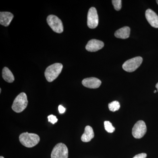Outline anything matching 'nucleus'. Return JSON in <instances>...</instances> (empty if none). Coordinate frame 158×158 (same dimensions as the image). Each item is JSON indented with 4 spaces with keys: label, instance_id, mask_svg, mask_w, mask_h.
<instances>
[{
    "label": "nucleus",
    "instance_id": "f257e3e1",
    "mask_svg": "<svg viewBox=\"0 0 158 158\" xmlns=\"http://www.w3.org/2000/svg\"><path fill=\"white\" fill-rule=\"evenodd\" d=\"M20 142L25 147L32 148L39 143L40 138L38 135L33 133H22L19 137Z\"/></svg>",
    "mask_w": 158,
    "mask_h": 158
},
{
    "label": "nucleus",
    "instance_id": "f03ea898",
    "mask_svg": "<svg viewBox=\"0 0 158 158\" xmlns=\"http://www.w3.org/2000/svg\"><path fill=\"white\" fill-rule=\"evenodd\" d=\"M62 68L63 65L60 63H54L48 67L44 73L47 81L51 82L56 80L62 72Z\"/></svg>",
    "mask_w": 158,
    "mask_h": 158
},
{
    "label": "nucleus",
    "instance_id": "7ed1b4c3",
    "mask_svg": "<svg viewBox=\"0 0 158 158\" xmlns=\"http://www.w3.org/2000/svg\"><path fill=\"white\" fill-rule=\"evenodd\" d=\"M28 102L27 94L22 92L19 94L15 99L11 108L16 113H21L27 108Z\"/></svg>",
    "mask_w": 158,
    "mask_h": 158
},
{
    "label": "nucleus",
    "instance_id": "20e7f679",
    "mask_svg": "<svg viewBox=\"0 0 158 158\" xmlns=\"http://www.w3.org/2000/svg\"><path fill=\"white\" fill-rule=\"evenodd\" d=\"M47 21L52 30L58 34L63 32V25L62 21L57 16L53 15H48Z\"/></svg>",
    "mask_w": 158,
    "mask_h": 158
},
{
    "label": "nucleus",
    "instance_id": "39448f33",
    "mask_svg": "<svg viewBox=\"0 0 158 158\" xmlns=\"http://www.w3.org/2000/svg\"><path fill=\"white\" fill-rule=\"evenodd\" d=\"M143 59L142 57H135L126 61L123 65V68L127 72H133L141 65Z\"/></svg>",
    "mask_w": 158,
    "mask_h": 158
},
{
    "label": "nucleus",
    "instance_id": "423d86ee",
    "mask_svg": "<svg viewBox=\"0 0 158 158\" xmlns=\"http://www.w3.org/2000/svg\"><path fill=\"white\" fill-rule=\"evenodd\" d=\"M68 149L63 143L57 144L51 153V158H68Z\"/></svg>",
    "mask_w": 158,
    "mask_h": 158
},
{
    "label": "nucleus",
    "instance_id": "0eeeda50",
    "mask_svg": "<svg viewBox=\"0 0 158 158\" xmlns=\"http://www.w3.org/2000/svg\"><path fill=\"white\" fill-rule=\"evenodd\" d=\"M147 132V127L144 122L139 120L134 125L132 134L136 139H140L144 137Z\"/></svg>",
    "mask_w": 158,
    "mask_h": 158
},
{
    "label": "nucleus",
    "instance_id": "6e6552de",
    "mask_svg": "<svg viewBox=\"0 0 158 158\" xmlns=\"http://www.w3.org/2000/svg\"><path fill=\"white\" fill-rule=\"evenodd\" d=\"M87 24L88 27L90 29L95 28L98 26V15L96 9L94 7H91L88 11Z\"/></svg>",
    "mask_w": 158,
    "mask_h": 158
},
{
    "label": "nucleus",
    "instance_id": "1a4fd4ad",
    "mask_svg": "<svg viewBox=\"0 0 158 158\" xmlns=\"http://www.w3.org/2000/svg\"><path fill=\"white\" fill-rule=\"evenodd\" d=\"M104 46V43L101 40L92 39L88 41L86 49L88 52H95L101 49Z\"/></svg>",
    "mask_w": 158,
    "mask_h": 158
},
{
    "label": "nucleus",
    "instance_id": "9d476101",
    "mask_svg": "<svg viewBox=\"0 0 158 158\" xmlns=\"http://www.w3.org/2000/svg\"><path fill=\"white\" fill-rule=\"evenodd\" d=\"M82 84L86 88L96 89L100 86L102 82L97 78L89 77L84 79L82 81Z\"/></svg>",
    "mask_w": 158,
    "mask_h": 158
},
{
    "label": "nucleus",
    "instance_id": "9b49d317",
    "mask_svg": "<svg viewBox=\"0 0 158 158\" xmlns=\"http://www.w3.org/2000/svg\"><path fill=\"white\" fill-rule=\"evenodd\" d=\"M145 17L152 27L158 28V16L154 11L151 9H147L145 12Z\"/></svg>",
    "mask_w": 158,
    "mask_h": 158
},
{
    "label": "nucleus",
    "instance_id": "f8f14e48",
    "mask_svg": "<svg viewBox=\"0 0 158 158\" xmlns=\"http://www.w3.org/2000/svg\"><path fill=\"white\" fill-rule=\"evenodd\" d=\"M14 17L13 15L10 12L4 11L0 12V24L4 27H8Z\"/></svg>",
    "mask_w": 158,
    "mask_h": 158
},
{
    "label": "nucleus",
    "instance_id": "ddd939ff",
    "mask_svg": "<svg viewBox=\"0 0 158 158\" xmlns=\"http://www.w3.org/2000/svg\"><path fill=\"white\" fill-rule=\"evenodd\" d=\"M94 132L92 128L89 126H87L85 128V132L82 135L81 139L83 142H89L94 138Z\"/></svg>",
    "mask_w": 158,
    "mask_h": 158
},
{
    "label": "nucleus",
    "instance_id": "4468645a",
    "mask_svg": "<svg viewBox=\"0 0 158 158\" xmlns=\"http://www.w3.org/2000/svg\"><path fill=\"white\" fill-rule=\"evenodd\" d=\"M131 29L128 27H124L118 29L115 33V37L120 39H127L130 36Z\"/></svg>",
    "mask_w": 158,
    "mask_h": 158
},
{
    "label": "nucleus",
    "instance_id": "2eb2a0df",
    "mask_svg": "<svg viewBox=\"0 0 158 158\" xmlns=\"http://www.w3.org/2000/svg\"><path fill=\"white\" fill-rule=\"evenodd\" d=\"M3 78L6 82L11 83L14 81L15 78L11 70L7 67H5L2 70Z\"/></svg>",
    "mask_w": 158,
    "mask_h": 158
},
{
    "label": "nucleus",
    "instance_id": "dca6fc26",
    "mask_svg": "<svg viewBox=\"0 0 158 158\" xmlns=\"http://www.w3.org/2000/svg\"><path fill=\"white\" fill-rule=\"evenodd\" d=\"M109 108L110 111L115 112L119 110L120 106L119 102L115 101L109 104Z\"/></svg>",
    "mask_w": 158,
    "mask_h": 158
},
{
    "label": "nucleus",
    "instance_id": "f3484780",
    "mask_svg": "<svg viewBox=\"0 0 158 158\" xmlns=\"http://www.w3.org/2000/svg\"><path fill=\"white\" fill-rule=\"evenodd\" d=\"M104 127L105 130L108 133H113L115 131V128L113 126L112 123L109 121L104 122Z\"/></svg>",
    "mask_w": 158,
    "mask_h": 158
},
{
    "label": "nucleus",
    "instance_id": "a211bd4d",
    "mask_svg": "<svg viewBox=\"0 0 158 158\" xmlns=\"http://www.w3.org/2000/svg\"><path fill=\"white\" fill-rule=\"evenodd\" d=\"M112 2L115 10L116 11H119L122 8L121 0H113Z\"/></svg>",
    "mask_w": 158,
    "mask_h": 158
},
{
    "label": "nucleus",
    "instance_id": "6ab92c4d",
    "mask_svg": "<svg viewBox=\"0 0 158 158\" xmlns=\"http://www.w3.org/2000/svg\"><path fill=\"white\" fill-rule=\"evenodd\" d=\"M48 122L52 123L53 124H55L58 121V119L56 116H54L53 115H50L48 117Z\"/></svg>",
    "mask_w": 158,
    "mask_h": 158
},
{
    "label": "nucleus",
    "instance_id": "aec40b11",
    "mask_svg": "<svg viewBox=\"0 0 158 158\" xmlns=\"http://www.w3.org/2000/svg\"><path fill=\"white\" fill-rule=\"evenodd\" d=\"M147 157V154L144 153L139 154L134 157L133 158H146Z\"/></svg>",
    "mask_w": 158,
    "mask_h": 158
},
{
    "label": "nucleus",
    "instance_id": "412c9836",
    "mask_svg": "<svg viewBox=\"0 0 158 158\" xmlns=\"http://www.w3.org/2000/svg\"><path fill=\"white\" fill-rule=\"evenodd\" d=\"M59 113H61V114H62V113H64L65 112V109L64 107L62 106L61 105H60L59 106Z\"/></svg>",
    "mask_w": 158,
    "mask_h": 158
},
{
    "label": "nucleus",
    "instance_id": "4be33fe9",
    "mask_svg": "<svg viewBox=\"0 0 158 158\" xmlns=\"http://www.w3.org/2000/svg\"><path fill=\"white\" fill-rule=\"evenodd\" d=\"M156 88H157V90H158V83H157L156 85Z\"/></svg>",
    "mask_w": 158,
    "mask_h": 158
},
{
    "label": "nucleus",
    "instance_id": "5701e85b",
    "mask_svg": "<svg viewBox=\"0 0 158 158\" xmlns=\"http://www.w3.org/2000/svg\"><path fill=\"white\" fill-rule=\"evenodd\" d=\"M1 92H2V89H0V93H1Z\"/></svg>",
    "mask_w": 158,
    "mask_h": 158
},
{
    "label": "nucleus",
    "instance_id": "b1692460",
    "mask_svg": "<svg viewBox=\"0 0 158 158\" xmlns=\"http://www.w3.org/2000/svg\"><path fill=\"white\" fill-rule=\"evenodd\" d=\"M0 158H4V157L1 156V157H0Z\"/></svg>",
    "mask_w": 158,
    "mask_h": 158
},
{
    "label": "nucleus",
    "instance_id": "393cba45",
    "mask_svg": "<svg viewBox=\"0 0 158 158\" xmlns=\"http://www.w3.org/2000/svg\"><path fill=\"white\" fill-rule=\"evenodd\" d=\"M156 2H157V3L158 5V0H157V1H156Z\"/></svg>",
    "mask_w": 158,
    "mask_h": 158
},
{
    "label": "nucleus",
    "instance_id": "a878e982",
    "mask_svg": "<svg viewBox=\"0 0 158 158\" xmlns=\"http://www.w3.org/2000/svg\"><path fill=\"white\" fill-rule=\"evenodd\" d=\"M156 90H155L154 93H156Z\"/></svg>",
    "mask_w": 158,
    "mask_h": 158
}]
</instances>
